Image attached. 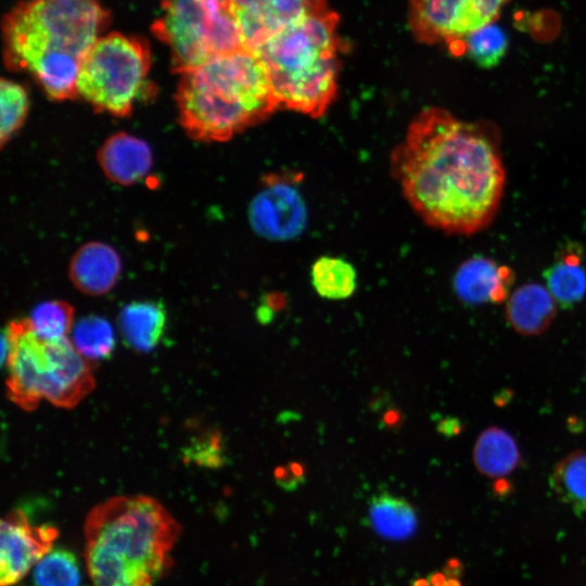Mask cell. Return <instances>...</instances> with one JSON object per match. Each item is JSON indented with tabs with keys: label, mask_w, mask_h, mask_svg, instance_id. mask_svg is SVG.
<instances>
[{
	"label": "cell",
	"mask_w": 586,
	"mask_h": 586,
	"mask_svg": "<svg viewBox=\"0 0 586 586\" xmlns=\"http://www.w3.org/2000/svg\"><path fill=\"white\" fill-rule=\"evenodd\" d=\"M391 169L417 215L456 235L492 225L507 183L495 125L461 120L441 107H428L410 122L392 151Z\"/></svg>",
	"instance_id": "1"
},
{
	"label": "cell",
	"mask_w": 586,
	"mask_h": 586,
	"mask_svg": "<svg viewBox=\"0 0 586 586\" xmlns=\"http://www.w3.org/2000/svg\"><path fill=\"white\" fill-rule=\"evenodd\" d=\"M110 20L101 0L22 1L2 22L4 63L31 75L50 99H74L81 61Z\"/></svg>",
	"instance_id": "2"
},
{
	"label": "cell",
	"mask_w": 586,
	"mask_h": 586,
	"mask_svg": "<svg viewBox=\"0 0 586 586\" xmlns=\"http://www.w3.org/2000/svg\"><path fill=\"white\" fill-rule=\"evenodd\" d=\"M181 527L149 496H115L87 514L85 561L92 586H153L170 568Z\"/></svg>",
	"instance_id": "3"
},
{
	"label": "cell",
	"mask_w": 586,
	"mask_h": 586,
	"mask_svg": "<svg viewBox=\"0 0 586 586\" xmlns=\"http://www.w3.org/2000/svg\"><path fill=\"white\" fill-rule=\"evenodd\" d=\"M175 101L187 135L204 142L227 141L279 109L263 63L245 48L181 73Z\"/></svg>",
	"instance_id": "4"
},
{
	"label": "cell",
	"mask_w": 586,
	"mask_h": 586,
	"mask_svg": "<svg viewBox=\"0 0 586 586\" xmlns=\"http://www.w3.org/2000/svg\"><path fill=\"white\" fill-rule=\"evenodd\" d=\"M339 20L331 10L307 16L252 51L279 109L314 118L327 112L337 92Z\"/></svg>",
	"instance_id": "5"
},
{
	"label": "cell",
	"mask_w": 586,
	"mask_h": 586,
	"mask_svg": "<svg viewBox=\"0 0 586 586\" xmlns=\"http://www.w3.org/2000/svg\"><path fill=\"white\" fill-rule=\"evenodd\" d=\"M2 361L8 368V397L26 411L36 409L41 399L73 408L95 385L90 360L71 339L44 340L28 318L13 320L4 329Z\"/></svg>",
	"instance_id": "6"
},
{
	"label": "cell",
	"mask_w": 586,
	"mask_h": 586,
	"mask_svg": "<svg viewBox=\"0 0 586 586\" xmlns=\"http://www.w3.org/2000/svg\"><path fill=\"white\" fill-rule=\"evenodd\" d=\"M150 67L151 51L143 37L102 35L81 61L77 94L95 112L125 117L142 94Z\"/></svg>",
	"instance_id": "7"
},
{
	"label": "cell",
	"mask_w": 586,
	"mask_h": 586,
	"mask_svg": "<svg viewBox=\"0 0 586 586\" xmlns=\"http://www.w3.org/2000/svg\"><path fill=\"white\" fill-rule=\"evenodd\" d=\"M151 30L168 46L171 68L179 74L244 48L221 0H164Z\"/></svg>",
	"instance_id": "8"
},
{
	"label": "cell",
	"mask_w": 586,
	"mask_h": 586,
	"mask_svg": "<svg viewBox=\"0 0 586 586\" xmlns=\"http://www.w3.org/2000/svg\"><path fill=\"white\" fill-rule=\"evenodd\" d=\"M507 0H409L408 24L422 43L448 48L495 22Z\"/></svg>",
	"instance_id": "9"
},
{
	"label": "cell",
	"mask_w": 586,
	"mask_h": 586,
	"mask_svg": "<svg viewBox=\"0 0 586 586\" xmlns=\"http://www.w3.org/2000/svg\"><path fill=\"white\" fill-rule=\"evenodd\" d=\"M225 4L250 51L292 24L329 10L327 0H225Z\"/></svg>",
	"instance_id": "10"
},
{
	"label": "cell",
	"mask_w": 586,
	"mask_h": 586,
	"mask_svg": "<svg viewBox=\"0 0 586 586\" xmlns=\"http://www.w3.org/2000/svg\"><path fill=\"white\" fill-rule=\"evenodd\" d=\"M58 535L50 524H30L20 509L9 512L0 526V586L18 583L52 549Z\"/></svg>",
	"instance_id": "11"
},
{
	"label": "cell",
	"mask_w": 586,
	"mask_h": 586,
	"mask_svg": "<svg viewBox=\"0 0 586 586\" xmlns=\"http://www.w3.org/2000/svg\"><path fill=\"white\" fill-rule=\"evenodd\" d=\"M514 281L513 270L494 259L475 255L466 259L454 276V290L467 305L506 302Z\"/></svg>",
	"instance_id": "12"
},
{
	"label": "cell",
	"mask_w": 586,
	"mask_h": 586,
	"mask_svg": "<svg viewBox=\"0 0 586 586\" xmlns=\"http://www.w3.org/2000/svg\"><path fill=\"white\" fill-rule=\"evenodd\" d=\"M269 182L265 192L259 193L251 206L252 224L262 234L288 237L303 224L302 201L288 184L283 186L281 181L276 184Z\"/></svg>",
	"instance_id": "13"
},
{
	"label": "cell",
	"mask_w": 586,
	"mask_h": 586,
	"mask_svg": "<svg viewBox=\"0 0 586 586\" xmlns=\"http://www.w3.org/2000/svg\"><path fill=\"white\" fill-rule=\"evenodd\" d=\"M122 260L109 244L89 242L81 245L69 264V279L80 292L87 295L107 293L119 279Z\"/></svg>",
	"instance_id": "14"
},
{
	"label": "cell",
	"mask_w": 586,
	"mask_h": 586,
	"mask_svg": "<svg viewBox=\"0 0 586 586\" xmlns=\"http://www.w3.org/2000/svg\"><path fill=\"white\" fill-rule=\"evenodd\" d=\"M97 157L104 175L123 186L138 182L152 167L149 144L127 132L109 137L99 149Z\"/></svg>",
	"instance_id": "15"
},
{
	"label": "cell",
	"mask_w": 586,
	"mask_h": 586,
	"mask_svg": "<svg viewBox=\"0 0 586 586\" xmlns=\"http://www.w3.org/2000/svg\"><path fill=\"white\" fill-rule=\"evenodd\" d=\"M559 306L547 289L538 282H526L514 289L508 296L505 318L519 334L536 336L552 323Z\"/></svg>",
	"instance_id": "16"
},
{
	"label": "cell",
	"mask_w": 586,
	"mask_h": 586,
	"mask_svg": "<svg viewBox=\"0 0 586 586\" xmlns=\"http://www.w3.org/2000/svg\"><path fill=\"white\" fill-rule=\"evenodd\" d=\"M546 286L561 308L570 309L586 296L584 251L578 243L565 244L544 271Z\"/></svg>",
	"instance_id": "17"
},
{
	"label": "cell",
	"mask_w": 586,
	"mask_h": 586,
	"mask_svg": "<svg viewBox=\"0 0 586 586\" xmlns=\"http://www.w3.org/2000/svg\"><path fill=\"white\" fill-rule=\"evenodd\" d=\"M476 470L492 479L512 473L520 464L521 453L514 437L496 425L484 429L477 436L472 451Z\"/></svg>",
	"instance_id": "18"
},
{
	"label": "cell",
	"mask_w": 586,
	"mask_h": 586,
	"mask_svg": "<svg viewBox=\"0 0 586 586\" xmlns=\"http://www.w3.org/2000/svg\"><path fill=\"white\" fill-rule=\"evenodd\" d=\"M118 324L126 344L137 352H150L162 339L166 326L164 307L156 302H133L123 307Z\"/></svg>",
	"instance_id": "19"
},
{
	"label": "cell",
	"mask_w": 586,
	"mask_h": 586,
	"mask_svg": "<svg viewBox=\"0 0 586 586\" xmlns=\"http://www.w3.org/2000/svg\"><path fill=\"white\" fill-rule=\"evenodd\" d=\"M368 518L373 531L388 540L407 539L415 534L418 526V515L412 505L385 492L371 498Z\"/></svg>",
	"instance_id": "20"
},
{
	"label": "cell",
	"mask_w": 586,
	"mask_h": 586,
	"mask_svg": "<svg viewBox=\"0 0 586 586\" xmlns=\"http://www.w3.org/2000/svg\"><path fill=\"white\" fill-rule=\"evenodd\" d=\"M549 483L557 497L575 513L586 512V451L575 450L562 458Z\"/></svg>",
	"instance_id": "21"
},
{
	"label": "cell",
	"mask_w": 586,
	"mask_h": 586,
	"mask_svg": "<svg viewBox=\"0 0 586 586\" xmlns=\"http://www.w3.org/2000/svg\"><path fill=\"white\" fill-rule=\"evenodd\" d=\"M509 47L506 30L496 24L489 23L469 34L449 50L454 54H464L481 68H493L505 58Z\"/></svg>",
	"instance_id": "22"
},
{
	"label": "cell",
	"mask_w": 586,
	"mask_h": 586,
	"mask_svg": "<svg viewBox=\"0 0 586 586\" xmlns=\"http://www.w3.org/2000/svg\"><path fill=\"white\" fill-rule=\"evenodd\" d=\"M311 281L316 292L329 300L349 297L356 289V271L346 260L322 256L311 268Z\"/></svg>",
	"instance_id": "23"
},
{
	"label": "cell",
	"mask_w": 586,
	"mask_h": 586,
	"mask_svg": "<svg viewBox=\"0 0 586 586\" xmlns=\"http://www.w3.org/2000/svg\"><path fill=\"white\" fill-rule=\"evenodd\" d=\"M34 586H82L78 559L69 550L51 549L34 566Z\"/></svg>",
	"instance_id": "24"
},
{
	"label": "cell",
	"mask_w": 586,
	"mask_h": 586,
	"mask_svg": "<svg viewBox=\"0 0 586 586\" xmlns=\"http://www.w3.org/2000/svg\"><path fill=\"white\" fill-rule=\"evenodd\" d=\"M71 341L90 361L109 357L115 346L114 331L110 322L93 315L81 318L73 327Z\"/></svg>",
	"instance_id": "25"
},
{
	"label": "cell",
	"mask_w": 586,
	"mask_h": 586,
	"mask_svg": "<svg viewBox=\"0 0 586 586\" xmlns=\"http://www.w3.org/2000/svg\"><path fill=\"white\" fill-rule=\"evenodd\" d=\"M35 333L44 340L68 337L73 329L74 308L64 301H48L37 305L28 318Z\"/></svg>",
	"instance_id": "26"
},
{
	"label": "cell",
	"mask_w": 586,
	"mask_h": 586,
	"mask_svg": "<svg viewBox=\"0 0 586 586\" xmlns=\"http://www.w3.org/2000/svg\"><path fill=\"white\" fill-rule=\"evenodd\" d=\"M1 146L16 133L24 124L29 107L28 93L24 86L11 79L1 78Z\"/></svg>",
	"instance_id": "27"
},
{
	"label": "cell",
	"mask_w": 586,
	"mask_h": 586,
	"mask_svg": "<svg viewBox=\"0 0 586 586\" xmlns=\"http://www.w3.org/2000/svg\"><path fill=\"white\" fill-rule=\"evenodd\" d=\"M186 453L193 462L201 466L218 467L222 463L220 441L216 434L200 440Z\"/></svg>",
	"instance_id": "28"
},
{
	"label": "cell",
	"mask_w": 586,
	"mask_h": 586,
	"mask_svg": "<svg viewBox=\"0 0 586 586\" xmlns=\"http://www.w3.org/2000/svg\"><path fill=\"white\" fill-rule=\"evenodd\" d=\"M277 485L285 492L296 491L305 481L304 469L297 462H289L275 469Z\"/></svg>",
	"instance_id": "29"
},
{
	"label": "cell",
	"mask_w": 586,
	"mask_h": 586,
	"mask_svg": "<svg viewBox=\"0 0 586 586\" xmlns=\"http://www.w3.org/2000/svg\"><path fill=\"white\" fill-rule=\"evenodd\" d=\"M437 430L446 436L456 435L460 432V421L456 418L442 419L437 424Z\"/></svg>",
	"instance_id": "30"
},
{
	"label": "cell",
	"mask_w": 586,
	"mask_h": 586,
	"mask_svg": "<svg viewBox=\"0 0 586 586\" xmlns=\"http://www.w3.org/2000/svg\"><path fill=\"white\" fill-rule=\"evenodd\" d=\"M494 486L497 495H507L511 491V484L504 477L497 479Z\"/></svg>",
	"instance_id": "31"
},
{
	"label": "cell",
	"mask_w": 586,
	"mask_h": 586,
	"mask_svg": "<svg viewBox=\"0 0 586 586\" xmlns=\"http://www.w3.org/2000/svg\"><path fill=\"white\" fill-rule=\"evenodd\" d=\"M415 586H429V583L426 581H418Z\"/></svg>",
	"instance_id": "32"
},
{
	"label": "cell",
	"mask_w": 586,
	"mask_h": 586,
	"mask_svg": "<svg viewBox=\"0 0 586 586\" xmlns=\"http://www.w3.org/2000/svg\"><path fill=\"white\" fill-rule=\"evenodd\" d=\"M225 3V0H221ZM226 5V4H225Z\"/></svg>",
	"instance_id": "33"
}]
</instances>
